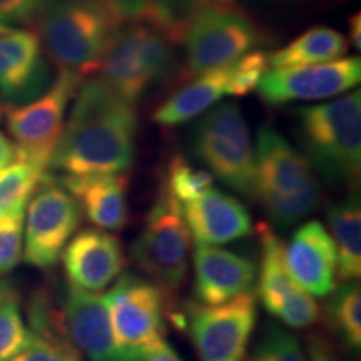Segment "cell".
I'll return each instance as SVG.
<instances>
[{
    "instance_id": "44dd1931",
    "label": "cell",
    "mask_w": 361,
    "mask_h": 361,
    "mask_svg": "<svg viewBox=\"0 0 361 361\" xmlns=\"http://www.w3.org/2000/svg\"><path fill=\"white\" fill-rule=\"evenodd\" d=\"M57 179V178H56ZM79 202L82 214L99 229L119 231L128 223V178L126 174H101L85 178H59Z\"/></svg>"
},
{
    "instance_id": "484cf974",
    "label": "cell",
    "mask_w": 361,
    "mask_h": 361,
    "mask_svg": "<svg viewBox=\"0 0 361 361\" xmlns=\"http://www.w3.org/2000/svg\"><path fill=\"white\" fill-rule=\"evenodd\" d=\"M207 0H146L144 20L164 35L171 44H180L189 27Z\"/></svg>"
},
{
    "instance_id": "2e32d148",
    "label": "cell",
    "mask_w": 361,
    "mask_h": 361,
    "mask_svg": "<svg viewBox=\"0 0 361 361\" xmlns=\"http://www.w3.org/2000/svg\"><path fill=\"white\" fill-rule=\"evenodd\" d=\"M61 258L72 286L92 293L114 283L128 264L119 238L92 228L75 234Z\"/></svg>"
},
{
    "instance_id": "83f0119b",
    "label": "cell",
    "mask_w": 361,
    "mask_h": 361,
    "mask_svg": "<svg viewBox=\"0 0 361 361\" xmlns=\"http://www.w3.org/2000/svg\"><path fill=\"white\" fill-rule=\"evenodd\" d=\"M214 178L206 169L194 168L186 157L176 154L168 166L166 188L180 206L200 197L202 192L213 188Z\"/></svg>"
},
{
    "instance_id": "e0dca14e",
    "label": "cell",
    "mask_w": 361,
    "mask_h": 361,
    "mask_svg": "<svg viewBox=\"0 0 361 361\" xmlns=\"http://www.w3.org/2000/svg\"><path fill=\"white\" fill-rule=\"evenodd\" d=\"M49 85L51 69L37 34H0V96L8 104H25L44 94Z\"/></svg>"
},
{
    "instance_id": "d4e9b609",
    "label": "cell",
    "mask_w": 361,
    "mask_h": 361,
    "mask_svg": "<svg viewBox=\"0 0 361 361\" xmlns=\"http://www.w3.org/2000/svg\"><path fill=\"white\" fill-rule=\"evenodd\" d=\"M326 305L328 322L333 331L348 348H361V290L358 281H341L340 288L329 293Z\"/></svg>"
},
{
    "instance_id": "4316f807",
    "label": "cell",
    "mask_w": 361,
    "mask_h": 361,
    "mask_svg": "<svg viewBox=\"0 0 361 361\" xmlns=\"http://www.w3.org/2000/svg\"><path fill=\"white\" fill-rule=\"evenodd\" d=\"M47 171L24 161L0 169V216L25 214V207Z\"/></svg>"
},
{
    "instance_id": "6da1fadb",
    "label": "cell",
    "mask_w": 361,
    "mask_h": 361,
    "mask_svg": "<svg viewBox=\"0 0 361 361\" xmlns=\"http://www.w3.org/2000/svg\"><path fill=\"white\" fill-rule=\"evenodd\" d=\"M137 128L134 104L101 79H87L78 89L49 168L59 178L124 174L134 162Z\"/></svg>"
},
{
    "instance_id": "ac0fdd59",
    "label": "cell",
    "mask_w": 361,
    "mask_h": 361,
    "mask_svg": "<svg viewBox=\"0 0 361 361\" xmlns=\"http://www.w3.org/2000/svg\"><path fill=\"white\" fill-rule=\"evenodd\" d=\"M62 313L71 345L90 361H130L112 335L104 295L71 284Z\"/></svg>"
},
{
    "instance_id": "60d3db41",
    "label": "cell",
    "mask_w": 361,
    "mask_h": 361,
    "mask_svg": "<svg viewBox=\"0 0 361 361\" xmlns=\"http://www.w3.org/2000/svg\"><path fill=\"white\" fill-rule=\"evenodd\" d=\"M12 295H16V293H13L12 284L8 281H4V279H0V303H2L6 298L12 296Z\"/></svg>"
},
{
    "instance_id": "277c9868",
    "label": "cell",
    "mask_w": 361,
    "mask_h": 361,
    "mask_svg": "<svg viewBox=\"0 0 361 361\" xmlns=\"http://www.w3.org/2000/svg\"><path fill=\"white\" fill-rule=\"evenodd\" d=\"M34 20L47 57L79 78L97 71L111 34L123 24L94 0H42Z\"/></svg>"
},
{
    "instance_id": "603a6c76",
    "label": "cell",
    "mask_w": 361,
    "mask_h": 361,
    "mask_svg": "<svg viewBox=\"0 0 361 361\" xmlns=\"http://www.w3.org/2000/svg\"><path fill=\"white\" fill-rule=\"evenodd\" d=\"M329 236L336 247L338 281H358L361 276V201L358 191L328 207Z\"/></svg>"
},
{
    "instance_id": "30bf717a",
    "label": "cell",
    "mask_w": 361,
    "mask_h": 361,
    "mask_svg": "<svg viewBox=\"0 0 361 361\" xmlns=\"http://www.w3.org/2000/svg\"><path fill=\"white\" fill-rule=\"evenodd\" d=\"M82 78L59 71L57 79L39 97L4 107L7 129L17 147V161L47 171L52 152L64 129L66 112L78 94Z\"/></svg>"
},
{
    "instance_id": "4dcf8cb0",
    "label": "cell",
    "mask_w": 361,
    "mask_h": 361,
    "mask_svg": "<svg viewBox=\"0 0 361 361\" xmlns=\"http://www.w3.org/2000/svg\"><path fill=\"white\" fill-rule=\"evenodd\" d=\"M247 361H306L301 343L276 324H268Z\"/></svg>"
},
{
    "instance_id": "d590c367",
    "label": "cell",
    "mask_w": 361,
    "mask_h": 361,
    "mask_svg": "<svg viewBox=\"0 0 361 361\" xmlns=\"http://www.w3.org/2000/svg\"><path fill=\"white\" fill-rule=\"evenodd\" d=\"M107 8L121 22L144 20L146 16V0H94Z\"/></svg>"
},
{
    "instance_id": "ffe728a7",
    "label": "cell",
    "mask_w": 361,
    "mask_h": 361,
    "mask_svg": "<svg viewBox=\"0 0 361 361\" xmlns=\"http://www.w3.org/2000/svg\"><path fill=\"white\" fill-rule=\"evenodd\" d=\"M180 207L191 238L197 245H228L252 233V221L246 206L216 188H209Z\"/></svg>"
},
{
    "instance_id": "5bb4252c",
    "label": "cell",
    "mask_w": 361,
    "mask_h": 361,
    "mask_svg": "<svg viewBox=\"0 0 361 361\" xmlns=\"http://www.w3.org/2000/svg\"><path fill=\"white\" fill-rule=\"evenodd\" d=\"M261 264L258 296L271 314L288 326L301 329L319 322L322 308L314 298L298 290L288 274L283 259L284 243L269 224H258Z\"/></svg>"
},
{
    "instance_id": "74e56055",
    "label": "cell",
    "mask_w": 361,
    "mask_h": 361,
    "mask_svg": "<svg viewBox=\"0 0 361 361\" xmlns=\"http://www.w3.org/2000/svg\"><path fill=\"white\" fill-rule=\"evenodd\" d=\"M17 159H19V157H17L16 144L0 133V169L12 164V162H16Z\"/></svg>"
},
{
    "instance_id": "f35d334b",
    "label": "cell",
    "mask_w": 361,
    "mask_h": 361,
    "mask_svg": "<svg viewBox=\"0 0 361 361\" xmlns=\"http://www.w3.org/2000/svg\"><path fill=\"white\" fill-rule=\"evenodd\" d=\"M144 361H183L173 346L168 341H164L156 351H152Z\"/></svg>"
},
{
    "instance_id": "9a60e30c",
    "label": "cell",
    "mask_w": 361,
    "mask_h": 361,
    "mask_svg": "<svg viewBox=\"0 0 361 361\" xmlns=\"http://www.w3.org/2000/svg\"><path fill=\"white\" fill-rule=\"evenodd\" d=\"M283 259L291 281L310 296H328L336 288V247L319 221L301 224L284 246Z\"/></svg>"
},
{
    "instance_id": "ab89813d",
    "label": "cell",
    "mask_w": 361,
    "mask_h": 361,
    "mask_svg": "<svg viewBox=\"0 0 361 361\" xmlns=\"http://www.w3.org/2000/svg\"><path fill=\"white\" fill-rule=\"evenodd\" d=\"M360 29H361V13L356 12L355 16L350 17L348 20V30H350V40H351V45L356 49V51H360L361 47V35H360Z\"/></svg>"
},
{
    "instance_id": "8d00e7d4",
    "label": "cell",
    "mask_w": 361,
    "mask_h": 361,
    "mask_svg": "<svg viewBox=\"0 0 361 361\" xmlns=\"http://www.w3.org/2000/svg\"><path fill=\"white\" fill-rule=\"evenodd\" d=\"M308 361H340L336 350L322 333H313L308 338Z\"/></svg>"
},
{
    "instance_id": "5b68a950",
    "label": "cell",
    "mask_w": 361,
    "mask_h": 361,
    "mask_svg": "<svg viewBox=\"0 0 361 361\" xmlns=\"http://www.w3.org/2000/svg\"><path fill=\"white\" fill-rule=\"evenodd\" d=\"M174 67L173 44L154 27L130 20L111 34L97 71L107 87L135 106L152 85L169 78Z\"/></svg>"
},
{
    "instance_id": "8992f818",
    "label": "cell",
    "mask_w": 361,
    "mask_h": 361,
    "mask_svg": "<svg viewBox=\"0 0 361 361\" xmlns=\"http://www.w3.org/2000/svg\"><path fill=\"white\" fill-rule=\"evenodd\" d=\"M192 156L229 189L252 197L255 149L245 114L236 102H221L201 114L191 129Z\"/></svg>"
},
{
    "instance_id": "7bdbcfd3",
    "label": "cell",
    "mask_w": 361,
    "mask_h": 361,
    "mask_svg": "<svg viewBox=\"0 0 361 361\" xmlns=\"http://www.w3.org/2000/svg\"><path fill=\"white\" fill-rule=\"evenodd\" d=\"M211 4H233V0H207Z\"/></svg>"
},
{
    "instance_id": "9c48e42d",
    "label": "cell",
    "mask_w": 361,
    "mask_h": 361,
    "mask_svg": "<svg viewBox=\"0 0 361 361\" xmlns=\"http://www.w3.org/2000/svg\"><path fill=\"white\" fill-rule=\"evenodd\" d=\"M261 27L234 4H207L189 27L186 72L197 75L236 62L266 42Z\"/></svg>"
},
{
    "instance_id": "52a82bcc",
    "label": "cell",
    "mask_w": 361,
    "mask_h": 361,
    "mask_svg": "<svg viewBox=\"0 0 361 361\" xmlns=\"http://www.w3.org/2000/svg\"><path fill=\"white\" fill-rule=\"evenodd\" d=\"M133 259L166 296L183 286L192 252L191 233L183 207L162 183L141 234L133 245Z\"/></svg>"
},
{
    "instance_id": "7402d4cb",
    "label": "cell",
    "mask_w": 361,
    "mask_h": 361,
    "mask_svg": "<svg viewBox=\"0 0 361 361\" xmlns=\"http://www.w3.org/2000/svg\"><path fill=\"white\" fill-rule=\"evenodd\" d=\"M229 84H231L229 66L194 75V79L180 85L157 107L152 119L166 128L189 123L216 106L224 96H229Z\"/></svg>"
},
{
    "instance_id": "e575fe53",
    "label": "cell",
    "mask_w": 361,
    "mask_h": 361,
    "mask_svg": "<svg viewBox=\"0 0 361 361\" xmlns=\"http://www.w3.org/2000/svg\"><path fill=\"white\" fill-rule=\"evenodd\" d=\"M42 0H0V22L2 24H25L34 20Z\"/></svg>"
},
{
    "instance_id": "cb8c5ba5",
    "label": "cell",
    "mask_w": 361,
    "mask_h": 361,
    "mask_svg": "<svg viewBox=\"0 0 361 361\" xmlns=\"http://www.w3.org/2000/svg\"><path fill=\"white\" fill-rule=\"evenodd\" d=\"M348 49L350 45L341 32L331 27L316 25L298 35L283 49L268 54L266 61L271 69L323 64L341 59L348 52Z\"/></svg>"
},
{
    "instance_id": "d6986e66",
    "label": "cell",
    "mask_w": 361,
    "mask_h": 361,
    "mask_svg": "<svg viewBox=\"0 0 361 361\" xmlns=\"http://www.w3.org/2000/svg\"><path fill=\"white\" fill-rule=\"evenodd\" d=\"M194 295L201 305H223L239 295L251 293L256 264L236 252L218 246L197 245L192 255Z\"/></svg>"
},
{
    "instance_id": "8fae6325",
    "label": "cell",
    "mask_w": 361,
    "mask_h": 361,
    "mask_svg": "<svg viewBox=\"0 0 361 361\" xmlns=\"http://www.w3.org/2000/svg\"><path fill=\"white\" fill-rule=\"evenodd\" d=\"M82 223V209L75 197L45 173L27 207L24 259L47 269L61 259L62 251Z\"/></svg>"
},
{
    "instance_id": "ee69618b",
    "label": "cell",
    "mask_w": 361,
    "mask_h": 361,
    "mask_svg": "<svg viewBox=\"0 0 361 361\" xmlns=\"http://www.w3.org/2000/svg\"><path fill=\"white\" fill-rule=\"evenodd\" d=\"M2 112H4L2 111V104H0V119H2Z\"/></svg>"
},
{
    "instance_id": "4fadbf2b",
    "label": "cell",
    "mask_w": 361,
    "mask_h": 361,
    "mask_svg": "<svg viewBox=\"0 0 361 361\" xmlns=\"http://www.w3.org/2000/svg\"><path fill=\"white\" fill-rule=\"evenodd\" d=\"M360 80V57H348L323 64L268 69L256 90L266 104L281 106L340 96L355 89Z\"/></svg>"
},
{
    "instance_id": "7a4b0ae2",
    "label": "cell",
    "mask_w": 361,
    "mask_h": 361,
    "mask_svg": "<svg viewBox=\"0 0 361 361\" xmlns=\"http://www.w3.org/2000/svg\"><path fill=\"white\" fill-rule=\"evenodd\" d=\"M298 137L306 161L329 186H358L361 174V94L300 107Z\"/></svg>"
},
{
    "instance_id": "1f68e13d",
    "label": "cell",
    "mask_w": 361,
    "mask_h": 361,
    "mask_svg": "<svg viewBox=\"0 0 361 361\" xmlns=\"http://www.w3.org/2000/svg\"><path fill=\"white\" fill-rule=\"evenodd\" d=\"M268 54L252 51L236 62L229 64L231 71V84H229V96H246L251 90L258 87L261 78L268 71Z\"/></svg>"
},
{
    "instance_id": "f1b7e54d",
    "label": "cell",
    "mask_w": 361,
    "mask_h": 361,
    "mask_svg": "<svg viewBox=\"0 0 361 361\" xmlns=\"http://www.w3.org/2000/svg\"><path fill=\"white\" fill-rule=\"evenodd\" d=\"M27 313H29V329L35 338L56 345H71L66 333L64 313L52 305L47 293H35L30 298Z\"/></svg>"
},
{
    "instance_id": "7c38bea8",
    "label": "cell",
    "mask_w": 361,
    "mask_h": 361,
    "mask_svg": "<svg viewBox=\"0 0 361 361\" xmlns=\"http://www.w3.org/2000/svg\"><path fill=\"white\" fill-rule=\"evenodd\" d=\"M188 328L200 361H245L258 319L252 293H245L223 305H192L186 310Z\"/></svg>"
},
{
    "instance_id": "b9f144b4",
    "label": "cell",
    "mask_w": 361,
    "mask_h": 361,
    "mask_svg": "<svg viewBox=\"0 0 361 361\" xmlns=\"http://www.w3.org/2000/svg\"><path fill=\"white\" fill-rule=\"evenodd\" d=\"M11 30H13L11 25H6V24H2V22H0V34H8Z\"/></svg>"
},
{
    "instance_id": "d6a6232c",
    "label": "cell",
    "mask_w": 361,
    "mask_h": 361,
    "mask_svg": "<svg viewBox=\"0 0 361 361\" xmlns=\"http://www.w3.org/2000/svg\"><path fill=\"white\" fill-rule=\"evenodd\" d=\"M24 216H0V276L11 273L20 261Z\"/></svg>"
},
{
    "instance_id": "836d02e7",
    "label": "cell",
    "mask_w": 361,
    "mask_h": 361,
    "mask_svg": "<svg viewBox=\"0 0 361 361\" xmlns=\"http://www.w3.org/2000/svg\"><path fill=\"white\" fill-rule=\"evenodd\" d=\"M11 361H80L79 351L71 345H56L35 338Z\"/></svg>"
},
{
    "instance_id": "ba28073f",
    "label": "cell",
    "mask_w": 361,
    "mask_h": 361,
    "mask_svg": "<svg viewBox=\"0 0 361 361\" xmlns=\"http://www.w3.org/2000/svg\"><path fill=\"white\" fill-rule=\"evenodd\" d=\"M166 296L152 281L121 274L104 295L114 340L130 361H144L166 341Z\"/></svg>"
},
{
    "instance_id": "3957f363",
    "label": "cell",
    "mask_w": 361,
    "mask_h": 361,
    "mask_svg": "<svg viewBox=\"0 0 361 361\" xmlns=\"http://www.w3.org/2000/svg\"><path fill=\"white\" fill-rule=\"evenodd\" d=\"M255 191L279 228H291L313 213L322 188L310 162L271 126H261L255 144Z\"/></svg>"
},
{
    "instance_id": "f546056e",
    "label": "cell",
    "mask_w": 361,
    "mask_h": 361,
    "mask_svg": "<svg viewBox=\"0 0 361 361\" xmlns=\"http://www.w3.org/2000/svg\"><path fill=\"white\" fill-rule=\"evenodd\" d=\"M34 340L32 331L25 326L19 301L12 295L0 303V361H11L24 351Z\"/></svg>"
}]
</instances>
